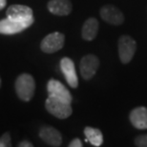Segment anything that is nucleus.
Returning a JSON list of instances; mask_svg holds the SVG:
<instances>
[{"label":"nucleus","mask_w":147,"mask_h":147,"mask_svg":"<svg viewBox=\"0 0 147 147\" xmlns=\"http://www.w3.org/2000/svg\"><path fill=\"white\" fill-rule=\"evenodd\" d=\"M99 67V60L96 55L88 54L81 59L79 69L84 80H90L96 74Z\"/></svg>","instance_id":"obj_7"},{"label":"nucleus","mask_w":147,"mask_h":147,"mask_svg":"<svg viewBox=\"0 0 147 147\" xmlns=\"http://www.w3.org/2000/svg\"><path fill=\"white\" fill-rule=\"evenodd\" d=\"M6 7V0H0V10Z\"/></svg>","instance_id":"obj_20"},{"label":"nucleus","mask_w":147,"mask_h":147,"mask_svg":"<svg viewBox=\"0 0 147 147\" xmlns=\"http://www.w3.org/2000/svg\"><path fill=\"white\" fill-rule=\"evenodd\" d=\"M39 137L47 144L58 147L62 143V136L60 132L52 126H42L39 130Z\"/></svg>","instance_id":"obj_10"},{"label":"nucleus","mask_w":147,"mask_h":147,"mask_svg":"<svg viewBox=\"0 0 147 147\" xmlns=\"http://www.w3.org/2000/svg\"><path fill=\"white\" fill-rule=\"evenodd\" d=\"M84 135L94 146H101L103 143V135L101 131L98 128L87 126L84 128Z\"/></svg>","instance_id":"obj_15"},{"label":"nucleus","mask_w":147,"mask_h":147,"mask_svg":"<svg viewBox=\"0 0 147 147\" xmlns=\"http://www.w3.org/2000/svg\"><path fill=\"white\" fill-rule=\"evenodd\" d=\"M18 147H34V145L30 142H28V140H23V142L19 143Z\"/></svg>","instance_id":"obj_19"},{"label":"nucleus","mask_w":147,"mask_h":147,"mask_svg":"<svg viewBox=\"0 0 147 147\" xmlns=\"http://www.w3.org/2000/svg\"><path fill=\"white\" fill-rule=\"evenodd\" d=\"M65 37L60 32H53L44 37L42 40L40 48L43 52L54 53L63 48Z\"/></svg>","instance_id":"obj_6"},{"label":"nucleus","mask_w":147,"mask_h":147,"mask_svg":"<svg viewBox=\"0 0 147 147\" xmlns=\"http://www.w3.org/2000/svg\"><path fill=\"white\" fill-rule=\"evenodd\" d=\"M137 44L132 37L128 35L121 36L118 40V55L121 63H129L135 54Z\"/></svg>","instance_id":"obj_4"},{"label":"nucleus","mask_w":147,"mask_h":147,"mask_svg":"<svg viewBox=\"0 0 147 147\" xmlns=\"http://www.w3.org/2000/svg\"><path fill=\"white\" fill-rule=\"evenodd\" d=\"M98 32V22L96 18H89L83 24L82 30V38L87 41H92L96 38Z\"/></svg>","instance_id":"obj_14"},{"label":"nucleus","mask_w":147,"mask_h":147,"mask_svg":"<svg viewBox=\"0 0 147 147\" xmlns=\"http://www.w3.org/2000/svg\"><path fill=\"white\" fill-rule=\"evenodd\" d=\"M0 86H1V80H0Z\"/></svg>","instance_id":"obj_21"},{"label":"nucleus","mask_w":147,"mask_h":147,"mask_svg":"<svg viewBox=\"0 0 147 147\" xmlns=\"http://www.w3.org/2000/svg\"><path fill=\"white\" fill-rule=\"evenodd\" d=\"M48 10L55 15H68L72 11V3L70 0H51Z\"/></svg>","instance_id":"obj_13"},{"label":"nucleus","mask_w":147,"mask_h":147,"mask_svg":"<svg viewBox=\"0 0 147 147\" xmlns=\"http://www.w3.org/2000/svg\"><path fill=\"white\" fill-rule=\"evenodd\" d=\"M45 107L49 113L54 115L58 119H67L73 113L71 104L65 102L61 100H58L54 97L49 96L45 102Z\"/></svg>","instance_id":"obj_2"},{"label":"nucleus","mask_w":147,"mask_h":147,"mask_svg":"<svg viewBox=\"0 0 147 147\" xmlns=\"http://www.w3.org/2000/svg\"><path fill=\"white\" fill-rule=\"evenodd\" d=\"M36 90V83L32 75L23 73L17 77L15 81V91L20 100L29 102L34 97Z\"/></svg>","instance_id":"obj_1"},{"label":"nucleus","mask_w":147,"mask_h":147,"mask_svg":"<svg viewBox=\"0 0 147 147\" xmlns=\"http://www.w3.org/2000/svg\"><path fill=\"white\" fill-rule=\"evenodd\" d=\"M101 16L105 22L111 25H120L124 21L122 12L113 5L103 6L101 9Z\"/></svg>","instance_id":"obj_9"},{"label":"nucleus","mask_w":147,"mask_h":147,"mask_svg":"<svg viewBox=\"0 0 147 147\" xmlns=\"http://www.w3.org/2000/svg\"><path fill=\"white\" fill-rule=\"evenodd\" d=\"M34 21V18L29 20H18L7 17L6 19L0 20V33L6 35L19 33L32 26Z\"/></svg>","instance_id":"obj_3"},{"label":"nucleus","mask_w":147,"mask_h":147,"mask_svg":"<svg viewBox=\"0 0 147 147\" xmlns=\"http://www.w3.org/2000/svg\"><path fill=\"white\" fill-rule=\"evenodd\" d=\"M60 68L69 86L73 88H77L79 86V79L73 60L68 57L62 58L60 61Z\"/></svg>","instance_id":"obj_8"},{"label":"nucleus","mask_w":147,"mask_h":147,"mask_svg":"<svg viewBox=\"0 0 147 147\" xmlns=\"http://www.w3.org/2000/svg\"><path fill=\"white\" fill-rule=\"evenodd\" d=\"M0 147H12L11 136L8 132L4 133L0 137Z\"/></svg>","instance_id":"obj_16"},{"label":"nucleus","mask_w":147,"mask_h":147,"mask_svg":"<svg viewBox=\"0 0 147 147\" xmlns=\"http://www.w3.org/2000/svg\"><path fill=\"white\" fill-rule=\"evenodd\" d=\"M7 17L18 20L33 19V10L30 7H28V6L12 5L7 10Z\"/></svg>","instance_id":"obj_11"},{"label":"nucleus","mask_w":147,"mask_h":147,"mask_svg":"<svg viewBox=\"0 0 147 147\" xmlns=\"http://www.w3.org/2000/svg\"><path fill=\"white\" fill-rule=\"evenodd\" d=\"M129 119L134 127L137 129H147V107L139 106L130 112Z\"/></svg>","instance_id":"obj_12"},{"label":"nucleus","mask_w":147,"mask_h":147,"mask_svg":"<svg viewBox=\"0 0 147 147\" xmlns=\"http://www.w3.org/2000/svg\"><path fill=\"white\" fill-rule=\"evenodd\" d=\"M68 147H83V146H82V142H81V140L79 139H74L70 142Z\"/></svg>","instance_id":"obj_18"},{"label":"nucleus","mask_w":147,"mask_h":147,"mask_svg":"<svg viewBox=\"0 0 147 147\" xmlns=\"http://www.w3.org/2000/svg\"><path fill=\"white\" fill-rule=\"evenodd\" d=\"M135 144L137 147H147V134L137 136L135 139Z\"/></svg>","instance_id":"obj_17"},{"label":"nucleus","mask_w":147,"mask_h":147,"mask_svg":"<svg viewBox=\"0 0 147 147\" xmlns=\"http://www.w3.org/2000/svg\"><path fill=\"white\" fill-rule=\"evenodd\" d=\"M47 89H48L49 96L61 100V101L68 102V104H71L72 101H73L70 91L66 88V86L57 80H50L48 84H47Z\"/></svg>","instance_id":"obj_5"}]
</instances>
